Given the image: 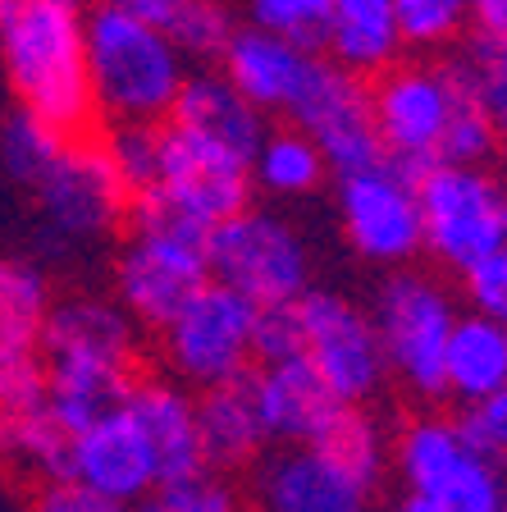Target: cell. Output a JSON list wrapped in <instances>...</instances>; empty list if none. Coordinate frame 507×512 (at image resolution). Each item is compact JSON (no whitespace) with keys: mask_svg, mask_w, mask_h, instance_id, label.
I'll return each mask as SVG.
<instances>
[{"mask_svg":"<svg viewBox=\"0 0 507 512\" xmlns=\"http://www.w3.org/2000/svg\"><path fill=\"white\" fill-rule=\"evenodd\" d=\"M51 357H119L138 362V325L119 302L106 298H60L51 302L42 330V362Z\"/></svg>","mask_w":507,"mask_h":512,"instance_id":"24","label":"cell"},{"mask_svg":"<svg viewBox=\"0 0 507 512\" xmlns=\"http://www.w3.org/2000/svg\"><path fill=\"white\" fill-rule=\"evenodd\" d=\"M64 142H69V133H60L55 124H46V119L14 106V115L0 124V160H5V174H10L14 183H23V188H32V183L51 170V160L64 151Z\"/></svg>","mask_w":507,"mask_h":512,"instance_id":"33","label":"cell"},{"mask_svg":"<svg viewBox=\"0 0 507 512\" xmlns=\"http://www.w3.org/2000/svg\"><path fill=\"white\" fill-rule=\"evenodd\" d=\"M233 19L224 0H179L165 23V37L183 51V60H220Z\"/></svg>","mask_w":507,"mask_h":512,"instance_id":"34","label":"cell"},{"mask_svg":"<svg viewBox=\"0 0 507 512\" xmlns=\"http://www.w3.org/2000/svg\"><path fill=\"white\" fill-rule=\"evenodd\" d=\"M106 156L115 165L119 183L128 197L156 188V170H160V124H110L106 138Z\"/></svg>","mask_w":507,"mask_h":512,"instance_id":"35","label":"cell"},{"mask_svg":"<svg viewBox=\"0 0 507 512\" xmlns=\"http://www.w3.org/2000/svg\"><path fill=\"white\" fill-rule=\"evenodd\" d=\"M457 426L466 430V439L485 453L507 462V384L498 394L480 398V403H466V412L457 416Z\"/></svg>","mask_w":507,"mask_h":512,"instance_id":"40","label":"cell"},{"mask_svg":"<svg viewBox=\"0 0 507 512\" xmlns=\"http://www.w3.org/2000/svg\"><path fill=\"white\" fill-rule=\"evenodd\" d=\"M46 371V398L51 416L64 435L106 421L110 412L128 407L138 389V362H119V357H51L42 362Z\"/></svg>","mask_w":507,"mask_h":512,"instance_id":"17","label":"cell"},{"mask_svg":"<svg viewBox=\"0 0 507 512\" xmlns=\"http://www.w3.org/2000/svg\"><path fill=\"white\" fill-rule=\"evenodd\" d=\"M421 247L439 266H476L507 247V183L485 165H439L416 174Z\"/></svg>","mask_w":507,"mask_h":512,"instance_id":"3","label":"cell"},{"mask_svg":"<svg viewBox=\"0 0 507 512\" xmlns=\"http://www.w3.org/2000/svg\"><path fill=\"white\" fill-rule=\"evenodd\" d=\"M206 279V247L197 238L128 229V243L115 261V302L133 325L160 330Z\"/></svg>","mask_w":507,"mask_h":512,"instance_id":"12","label":"cell"},{"mask_svg":"<svg viewBox=\"0 0 507 512\" xmlns=\"http://www.w3.org/2000/svg\"><path fill=\"white\" fill-rule=\"evenodd\" d=\"M393 19L402 32V51L444 55L471 28V5L466 0H393Z\"/></svg>","mask_w":507,"mask_h":512,"instance_id":"32","label":"cell"},{"mask_svg":"<svg viewBox=\"0 0 507 512\" xmlns=\"http://www.w3.org/2000/svg\"><path fill=\"white\" fill-rule=\"evenodd\" d=\"M128 412L142 426L151 453H156V476L174 480L188 471L206 467V448H201V430H197V403L183 394L179 384L165 380H138Z\"/></svg>","mask_w":507,"mask_h":512,"instance_id":"23","label":"cell"},{"mask_svg":"<svg viewBox=\"0 0 507 512\" xmlns=\"http://www.w3.org/2000/svg\"><path fill=\"white\" fill-rule=\"evenodd\" d=\"M297 311H302V357L334 389V398L366 403L389 375L375 320L357 302L320 288H307L297 298Z\"/></svg>","mask_w":507,"mask_h":512,"instance_id":"10","label":"cell"},{"mask_svg":"<svg viewBox=\"0 0 507 512\" xmlns=\"http://www.w3.org/2000/svg\"><path fill=\"white\" fill-rule=\"evenodd\" d=\"M448 69H453V110H448V124L439 133L434 160L439 165H485L498 151V124L476 96V87L457 69V60H448Z\"/></svg>","mask_w":507,"mask_h":512,"instance_id":"30","label":"cell"},{"mask_svg":"<svg viewBox=\"0 0 507 512\" xmlns=\"http://www.w3.org/2000/svg\"><path fill=\"white\" fill-rule=\"evenodd\" d=\"M370 494V485L311 444L275 458L261 480L265 512H370Z\"/></svg>","mask_w":507,"mask_h":512,"instance_id":"19","label":"cell"},{"mask_svg":"<svg viewBox=\"0 0 507 512\" xmlns=\"http://www.w3.org/2000/svg\"><path fill=\"white\" fill-rule=\"evenodd\" d=\"M398 512H507V462L494 453H476L444 485L407 490Z\"/></svg>","mask_w":507,"mask_h":512,"instance_id":"29","label":"cell"},{"mask_svg":"<svg viewBox=\"0 0 507 512\" xmlns=\"http://www.w3.org/2000/svg\"><path fill=\"white\" fill-rule=\"evenodd\" d=\"M252 316V298H243L238 288L220 284V279H206L160 325V348H165L169 371L197 389L252 371Z\"/></svg>","mask_w":507,"mask_h":512,"instance_id":"6","label":"cell"},{"mask_svg":"<svg viewBox=\"0 0 507 512\" xmlns=\"http://www.w3.org/2000/svg\"><path fill=\"white\" fill-rule=\"evenodd\" d=\"M316 51L357 78L384 74L393 60H402V32L393 19V0H334L325 23H320Z\"/></svg>","mask_w":507,"mask_h":512,"instance_id":"21","label":"cell"},{"mask_svg":"<svg viewBox=\"0 0 507 512\" xmlns=\"http://www.w3.org/2000/svg\"><path fill=\"white\" fill-rule=\"evenodd\" d=\"M51 302V279L42 266L19 261V256H0V362L42 357Z\"/></svg>","mask_w":507,"mask_h":512,"instance_id":"26","label":"cell"},{"mask_svg":"<svg viewBox=\"0 0 507 512\" xmlns=\"http://www.w3.org/2000/svg\"><path fill=\"white\" fill-rule=\"evenodd\" d=\"M471 5V23L485 37H507V0H466Z\"/></svg>","mask_w":507,"mask_h":512,"instance_id":"42","label":"cell"},{"mask_svg":"<svg viewBox=\"0 0 507 512\" xmlns=\"http://www.w3.org/2000/svg\"><path fill=\"white\" fill-rule=\"evenodd\" d=\"M197 430H201V448H206V467H220V471L247 467L270 444L261 421V403H256L252 371L229 375V380L201 389Z\"/></svg>","mask_w":507,"mask_h":512,"instance_id":"22","label":"cell"},{"mask_svg":"<svg viewBox=\"0 0 507 512\" xmlns=\"http://www.w3.org/2000/svg\"><path fill=\"white\" fill-rule=\"evenodd\" d=\"M28 512H128V503L110 499L92 485H78L69 476H42Z\"/></svg>","mask_w":507,"mask_h":512,"instance_id":"39","label":"cell"},{"mask_svg":"<svg viewBox=\"0 0 507 512\" xmlns=\"http://www.w3.org/2000/svg\"><path fill=\"white\" fill-rule=\"evenodd\" d=\"M165 119L233 151V156H243L247 165H252L256 147L265 138V115L224 74H188Z\"/></svg>","mask_w":507,"mask_h":512,"instance_id":"20","label":"cell"},{"mask_svg":"<svg viewBox=\"0 0 507 512\" xmlns=\"http://www.w3.org/2000/svg\"><path fill=\"white\" fill-rule=\"evenodd\" d=\"M507 384V320L471 311L453 320L444 348V394L457 403H480Z\"/></svg>","mask_w":507,"mask_h":512,"instance_id":"25","label":"cell"},{"mask_svg":"<svg viewBox=\"0 0 507 512\" xmlns=\"http://www.w3.org/2000/svg\"><path fill=\"white\" fill-rule=\"evenodd\" d=\"M87 83L96 115L110 124H160L188 78V60L160 28L128 14L119 0L83 10Z\"/></svg>","mask_w":507,"mask_h":512,"instance_id":"2","label":"cell"},{"mask_svg":"<svg viewBox=\"0 0 507 512\" xmlns=\"http://www.w3.org/2000/svg\"><path fill=\"white\" fill-rule=\"evenodd\" d=\"M453 110V69L430 60H393L370 83V115L380 133L384 160H393L407 179L434 165V147Z\"/></svg>","mask_w":507,"mask_h":512,"instance_id":"7","label":"cell"},{"mask_svg":"<svg viewBox=\"0 0 507 512\" xmlns=\"http://www.w3.org/2000/svg\"><path fill=\"white\" fill-rule=\"evenodd\" d=\"M151 494L165 512H243V494L233 490L220 467H201L188 471V476L160 480Z\"/></svg>","mask_w":507,"mask_h":512,"instance_id":"36","label":"cell"},{"mask_svg":"<svg viewBox=\"0 0 507 512\" xmlns=\"http://www.w3.org/2000/svg\"><path fill=\"white\" fill-rule=\"evenodd\" d=\"M498 147L507 151V110H503V115H498Z\"/></svg>","mask_w":507,"mask_h":512,"instance_id":"44","label":"cell"},{"mask_svg":"<svg viewBox=\"0 0 507 512\" xmlns=\"http://www.w3.org/2000/svg\"><path fill=\"white\" fill-rule=\"evenodd\" d=\"M64 439L69 435L55 426L46 398L42 357L0 362V462L32 476H55Z\"/></svg>","mask_w":507,"mask_h":512,"instance_id":"15","label":"cell"},{"mask_svg":"<svg viewBox=\"0 0 507 512\" xmlns=\"http://www.w3.org/2000/svg\"><path fill=\"white\" fill-rule=\"evenodd\" d=\"M302 357V311L297 298L288 302H256L252 316V362H284Z\"/></svg>","mask_w":507,"mask_h":512,"instance_id":"38","label":"cell"},{"mask_svg":"<svg viewBox=\"0 0 507 512\" xmlns=\"http://www.w3.org/2000/svg\"><path fill=\"white\" fill-rule=\"evenodd\" d=\"M0 69L19 110L69 138L92 133L96 101L78 0H0Z\"/></svg>","mask_w":507,"mask_h":512,"instance_id":"1","label":"cell"},{"mask_svg":"<svg viewBox=\"0 0 507 512\" xmlns=\"http://www.w3.org/2000/svg\"><path fill=\"white\" fill-rule=\"evenodd\" d=\"M156 192H165L183 215L211 229L224 215L243 211L252 197V165L215 142L197 138L188 128L160 119V170Z\"/></svg>","mask_w":507,"mask_h":512,"instance_id":"13","label":"cell"},{"mask_svg":"<svg viewBox=\"0 0 507 512\" xmlns=\"http://www.w3.org/2000/svg\"><path fill=\"white\" fill-rule=\"evenodd\" d=\"M32 197H37L46 229L78 247L115 234L128 211V192L106 156V142L87 138V133L64 142V151L51 160V170L32 183Z\"/></svg>","mask_w":507,"mask_h":512,"instance_id":"8","label":"cell"},{"mask_svg":"<svg viewBox=\"0 0 507 512\" xmlns=\"http://www.w3.org/2000/svg\"><path fill=\"white\" fill-rule=\"evenodd\" d=\"M206 270L211 279L238 288L252 302H288L307 293L311 256L307 243L288 220L270 211H243L224 215L206 229Z\"/></svg>","mask_w":507,"mask_h":512,"instance_id":"4","label":"cell"},{"mask_svg":"<svg viewBox=\"0 0 507 512\" xmlns=\"http://www.w3.org/2000/svg\"><path fill=\"white\" fill-rule=\"evenodd\" d=\"M128 512H165L156 503V494H147V499H138V503H128Z\"/></svg>","mask_w":507,"mask_h":512,"instance_id":"43","label":"cell"},{"mask_svg":"<svg viewBox=\"0 0 507 512\" xmlns=\"http://www.w3.org/2000/svg\"><path fill=\"white\" fill-rule=\"evenodd\" d=\"M311 448H320L325 458H334L343 471H352V476L361 480V485H380V476H384V435H380V426L370 421L366 412H361L357 403H343L334 412V421H329L325 430H320L316 439H311Z\"/></svg>","mask_w":507,"mask_h":512,"instance_id":"31","label":"cell"},{"mask_svg":"<svg viewBox=\"0 0 507 512\" xmlns=\"http://www.w3.org/2000/svg\"><path fill=\"white\" fill-rule=\"evenodd\" d=\"M329 5H334V0H243L247 19H252L256 28L279 32V37L307 46V51L320 46V23H325Z\"/></svg>","mask_w":507,"mask_h":512,"instance_id":"37","label":"cell"},{"mask_svg":"<svg viewBox=\"0 0 507 512\" xmlns=\"http://www.w3.org/2000/svg\"><path fill=\"white\" fill-rule=\"evenodd\" d=\"M329 165L320 156V147L302 133L297 124L288 128H265L261 147L252 156V183H261L265 192H275V197H307L325 183Z\"/></svg>","mask_w":507,"mask_h":512,"instance_id":"28","label":"cell"},{"mask_svg":"<svg viewBox=\"0 0 507 512\" xmlns=\"http://www.w3.org/2000/svg\"><path fill=\"white\" fill-rule=\"evenodd\" d=\"M252 384L256 403H261L265 435L284 439V444H311L343 407V398H334V389L320 380L307 357L261 362L252 371Z\"/></svg>","mask_w":507,"mask_h":512,"instance_id":"18","label":"cell"},{"mask_svg":"<svg viewBox=\"0 0 507 512\" xmlns=\"http://www.w3.org/2000/svg\"><path fill=\"white\" fill-rule=\"evenodd\" d=\"M375 334L384 348V366L398 375L416 398H444V348L453 334V298L430 275L398 270L380 288L375 302Z\"/></svg>","mask_w":507,"mask_h":512,"instance_id":"5","label":"cell"},{"mask_svg":"<svg viewBox=\"0 0 507 512\" xmlns=\"http://www.w3.org/2000/svg\"><path fill=\"white\" fill-rule=\"evenodd\" d=\"M320 51H307V46L288 42L270 28H233L229 42L220 51V74L229 78L238 92L252 101L261 115H284L293 106V96L302 92L311 64H316Z\"/></svg>","mask_w":507,"mask_h":512,"instance_id":"16","label":"cell"},{"mask_svg":"<svg viewBox=\"0 0 507 512\" xmlns=\"http://www.w3.org/2000/svg\"><path fill=\"white\" fill-rule=\"evenodd\" d=\"M485 453L466 439V430L448 416H416L412 426L398 435L393 444V462H398L402 480H407V490H434V485H444L453 480L466 462Z\"/></svg>","mask_w":507,"mask_h":512,"instance_id":"27","label":"cell"},{"mask_svg":"<svg viewBox=\"0 0 507 512\" xmlns=\"http://www.w3.org/2000/svg\"><path fill=\"white\" fill-rule=\"evenodd\" d=\"M55 476L92 485V490L110 494L119 503H138L160 485L156 453H151L147 435H142V426L133 421L128 407H119L106 421H96V426L64 439L60 471Z\"/></svg>","mask_w":507,"mask_h":512,"instance_id":"14","label":"cell"},{"mask_svg":"<svg viewBox=\"0 0 507 512\" xmlns=\"http://www.w3.org/2000/svg\"><path fill=\"white\" fill-rule=\"evenodd\" d=\"M284 115L316 142L334 174H357L384 160L375 115H370V78L338 69L325 55H316L307 83Z\"/></svg>","mask_w":507,"mask_h":512,"instance_id":"9","label":"cell"},{"mask_svg":"<svg viewBox=\"0 0 507 512\" xmlns=\"http://www.w3.org/2000/svg\"><path fill=\"white\" fill-rule=\"evenodd\" d=\"M462 284H466V298L476 302V311L507 320V247L476 261V266H466Z\"/></svg>","mask_w":507,"mask_h":512,"instance_id":"41","label":"cell"},{"mask_svg":"<svg viewBox=\"0 0 507 512\" xmlns=\"http://www.w3.org/2000/svg\"><path fill=\"white\" fill-rule=\"evenodd\" d=\"M338 215L352 252L375 266H407L421 252V202L416 179L393 165H366L357 174H338Z\"/></svg>","mask_w":507,"mask_h":512,"instance_id":"11","label":"cell"}]
</instances>
